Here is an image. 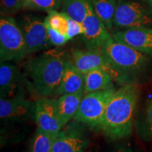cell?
I'll list each match as a JSON object with an SVG mask.
<instances>
[{
  "label": "cell",
  "mask_w": 152,
  "mask_h": 152,
  "mask_svg": "<svg viewBox=\"0 0 152 152\" xmlns=\"http://www.w3.org/2000/svg\"><path fill=\"white\" fill-rule=\"evenodd\" d=\"M138 87L125 84L115 91L104 113L101 129L107 138L118 140L130 135L139 99Z\"/></svg>",
  "instance_id": "6da1fadb"
},
{
  "label": "cell",
  "mask_w": 152,
  "mask_h": 152,
  "mask_svg": "<svg viewBox=\"0 0 152 152\" xmlns=\"http://www.w3.org/2000/svg\"><path fill=\"white\" fill-rule=\"evenodd\" d=\"M70 58L64 52L49 50L28 63V71L33 85L42 96L54 94L61 81Z\"/></svg>",
  "instance_id": "7a4b0ae2"
},
{
  "label": "cell",
  "mask_w": 152,
  "mask_h": 152,
  "mask_svg": "<svg viewBox=\"0 0 152 152\" xmlns=\"http://www.w3.org/2000/svg\"><path fill=\"white\" fill-rule=\"evenodd\" d=\"M114 68L123 75L139 73L144 69L149 58L144 53L114 39L100 49Z\"/></svg>",
  "instance_id": "3957f363"
},
{
  "label": "cell",
  "mask_w": 152,
  "mask_h": 152,
  "mask_svg": "<svg viewBox=\"0 0 152 152\" xmlns=\"http://www.w3.org/2000/svg\"><path fill=\"white\" fill-rule=\"evenodd\" d=\"M27 55L26 41L19 24L10 16H1L0 19L1 63L18 61Z\"/></svg>",
  "instance_id": "277c9868"
},
{
  "label": "cell",
  "mask_w": 152,
  "mask_h": 152,
  "mask_svg": "<svg viewBox=\"0 0 152 152\" xmlns=\"http://www.w3.org/2000/svg\"><path fill=\"white\" fill-rule=\"evenodd\" d=\"M115 91L113 87L85 94L74 119L92 128H101L106 109Z\"/></svg>",
  "instance_id": "5b68a950"
},
{
  "label": "cell",
  "mask_w": 152,
  "mask_h": 152,
  "mask_svg": "<svg viewBox=\"0 0 152 152\" xmlns=\"http://www.w3.org/2000/svg\"><path fill=\"white\" fill-rule=\"evenodd\" d=\"M71 61L83 73L94 70H102L109 73L114 80L122 81L124 75L115 68L100 50L73 49L71 52Z\"/></svg>",
  "instance_id": "8992f818"
},
{
  "label": "cell",
  "mask_w": 152,
  "mask_h": 152,
  "mask_svg": "<svg viewBox=\"0 0 152 152\" xmlns=\"http://www.w3.org/2000/svg\"><path fill=\"white\" fill-rule=\"evenodd\" d=\"M151 23V17L141 4L129 0L117 1L113 20L115 27L128 29L145 27Z\"/></svg>",
  "instance_id": "52a82bcc"
},
{
  "label": "cell",
  "mask_w": 152,
  "mask_h": 152,
  "mask_svg": "<svg viewBox=\"0 0 152 152\" xmlns=\"http://www.w3.org/2000/svg\"><path fill=\"white\" fill-rule=\"evenodd\" d=\"M19 26L23 34L28 55L46 49L52 45L45 21L34 17L26 16Z\"/></svg>",
  "instance_id": "ba28073f"
},
{
  "label": "cell",
  "mask_w": 152,
  "mask_h": 152,
  "mask_svg": "<svg viewBox=\"0 0 152 152\" xmlns=\"http://www.w3.org/2000/svg\"><path fill=\"white\" fill-rule=\"evenodd\" d=\"M35 109L36 103L28 100L20 93L0 99V117L4 121L14 122L35 118Z\"/></svg>",
  "instance_id": "9c48e42d"
},
{
  "label": "cell",
  "mask_w": 152,
  "mask_h": 152,
  "mask_svg": "<svg viewBox=\"0 0 152 152\" xmlns=\"http://www.w3.org/2000/svg\"><path fill=\"white\" fill-rule=\"evenodd\" d=\"M35 121L37 128L57 135L64 125L63 124L57 107V99L44 97L36 102Z\"/></svg>",
  "instance_id": "30bf717a"
},
{
  "label": "cell",
  "mask_w": 152,
  "mask_h": 152,
  "mask_svg": "<svg viewBox=\"0 0 152 152\" xmlns=\"http://www.w3.org/2000/svg\"><path fill=\"white\" fill-rule=\"evenodd\" d=\"M83 26L85 29L83 36L87 49L100 50L104 45L113 39L105 25L94 14L91 4Z\"/></svg>",
  "instance_id": "8fae6325"
},
{
  "label": "cell",
  "mask_w": 152,
  "mask_h": 152,
  "mask_svg": "<svg viewBox=\"0 0 152 152\" xmlns=\"http://www.w3.org/2000/svg\"><path fill=\"white\" fill-rule=\"evenodd\" d=\"M118 42L123 43L145 54L152 55V29L146 27L128 28L112 35Z\"/></svg>",
  "instance_id": "7c38bea8"
},
{
  "label": "cell",
  "mask_w": 152,
  "mask_h": 152,
  "mask_svg": "<svg viewBox=\"0 0 152 152\" xmlns=\"http://www.w3.org/2000/svg\"><path fill=\"white\" fill-rule=\"evenodd\" d=\"M85 74L83 73L70 58L67 63L59 85L54 92V95L77 93L84 91Z\"/></svg>",
  "instance_id": "4fadbf2b"
},
{
  "label": "cell",
  "mask_w": 152,
  "mask_h": 152,
  "mask_svg": "<svg viewBox=\"0 0 152 152\" xmlns=\"http://www.w3.org/2000/svg\"><path fill=\"white\" fill-rule=\"evenodd\" d=\"M20 72L16 66L6 62L0 66V95L1 98L14 96L20 82Z\"/></svg>",
  "instance_id": "5bb4252c"
},
{
  "label": "cell",
  "mask_w": 152,
  "mask_h": 152,
  "mask_svg": "<svg viewBox=\"0 0 152 152\" xmlns=\"http://www.w3.org/2000/svg\"><path fill=\"white\" fill-rule=\"evenodd\" d=\"M88 142L77 133L59 132L55 138L51 152H84Z\"/></svg>",
  "instance_id": "9a60e30c"
},
{
  "label": "cell",
  "mask_w": 152,
  "mask_h": 152,
  "mask_svg": "<svg viewBox=\"0 0 152 152\" xmlns=\"http://www.w3.org/2000/svg\"><path fill=\"white\" fill-rule=\"evenodd\" d=\"M84 94V91L72 94H65L60 96L57 99L58 111L64 125L75 117Z\"/></svg>",
  "instance_id": "2e32d148"
},
{
  "label": "cell",
  "mask_w": 152,
  "mask_h": 152,
  "mask_svg": "<svg viewBox=\"0 0 152 152\" xmlns=\"http://www.w3.org/2000/svg\"><path fill=\"white\" fill-rule=\"evenodd\" d=\"M114 80L109 73L102 70H94L85 74L84 94L113 88Z\"/></svg>",
  "instance_id": "e0dca14e"
},
{
  "label": "cell",
  "mask_w": 152,
  "mask_h": 152,
  "mask_svg": "<svg viewBox=\"0 0 152 152\" xmlns=\"http://www.w3.org/2000/svg\"><path fill=\"white\" fill-rule=\"evenodd\" d=\"M92 10L103 22L107 29L113 27V20L116 9V0H89Z\"/></svg>",
  "instance_id": "ac0fdd59"
},
{
  "label": "cell",
  "mask_w": 152,
  "mask_h": 152,
  "mask_svg": "<svg viewBox=\"0 0 152 152\" xmlns=\"http://www.w3.org/2000/svg\"><path fill=\"white\" fill-rule=\"evenodd\" d=\"M90 5L89 0H64L61 12L83 23L88 13Z\"/></svg>",
  "instance_id": "d6986e66"
},
{
  "label": "cell",
  "mask_w": 152,
  "mask_h": 152,
  "mask_svg": "<svg viewBox=\"0 0 152 152\" xmlns=\"http://www.w3.org/2000/svg\"><path fill=\"white\" fill-rule=\"evenodd\" d=\"M57 135L37 128L32 142L30 152H51Z\"/></svg>",
  "instance_id": "ffe728a7"
},
{
  "label": "cell",
  "mask_w": 152,
  "mask_h": 152,
  "mask_svg": "<svg viewBox=\"0 0 152 152\" xmlns=\"http://www.w3.org/2000/svg\"><path fill=\"white\" fill-rule=\"evenodd\" d=\"M45 23L62 35L68 36V16L64 13L56 11H50Z\"/></svg>",
  "instance_id": "44dd1931"
},
{
  "label": "cell",
  "mask_w": 152,
  "mask_h": 152,
  "mask_svg": "<svg viewBox=\"0 0 152 152\" xmlns=\"http://www.w3.org/2000/svg\"><path fill=\"white\" fill-rule=\"evenodd\" d=\"M64 0H24L23 9L42 10L50 12L56 11Z\"/></svg>",
  "instance_id": "7402d4cb"
},
{
  "label": "cell",
  "mask_w": 152,
  "mask_h": 152,
  "mask_svg": "<svg viewBox=\"0 0 152 152\" xmlns=\"http://www.w3.org/2000/svg\"><path fill=\"white\" fill-rule=\"evenodd\" d=\"M24 0H1V16H10L23 9Z\"/></svg>",
  "instance_id": "603a6c76"
},
{
  "label": "cell",
  "mask_w": 152,
  "mask_h": 152,
  "mask_svg": "<svg viewBox=\"0 0 152 152\" xmlns=\"http://www.w3.org/2000/svg\"><path fill=\"white\" fill-rule=\"evenodd\" d=\"M45 25H46L49 39L52 45H55V46H61L67 42L68 40H70L68 36L62 35L58 31H56V30L51 28L47 24L45 23Z\"/></svg>",
  "instance_id": "cb8c5ba5"
},
{
  "label": "cell",
  "mask_w": 152,
  "mask_h": 152,
  "mask_svg": "<svg viewBox=\"0 0 152 152\" xmlns=\"http://www.w3.org/2000/svg\"><path fill=\"white\" fill-rule=\"evenodd\" d=\"M85 33V29L83 23L76 21L74 19L68 17V37L70 39L75 36L82 35Z\"/></svg>",
  "instance_id": "d4e9b609"
},
{
  "label": "cell",
  "mask_w": 152,
  "mask_h": 152,
  "mask_svg": "<svg viewBox=\"0 0 152 152\" xmlns=\"http://www.w3.org/2000/svg\"><path fill=\"white\" fill-rule=\"evenodd\" d=\"M145 124L147 127L148 135L152 139V99L148 102L146 108Z\"/></svg>",
  "instance_id": "484cf974"
},
{
  "label": "cell",
  "mask_w": 152,
  "mask_h": 152,
  "mask_svg": "<svg viewBox=\"0 0 152 152\" xmlns=\"http://www.w3.org/2000/svg\"><path fill=\"white\" fill-rule=\"evenodd\" d=\"M113 152H132L130 146L128 144H122L115 149Z\"/></svg>",
  "instance_id": "4316f807"
}]
</instances>
